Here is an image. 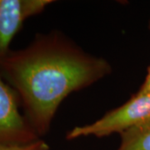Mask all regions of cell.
I'll return each instance as SVG.
<instances>
[{"label":"cell","instance_id":"3","mask_svg":"<svg viewBox=\"0 0 150 150\" xmlns=\"http://www.w3.org/2000/svg\"><path fill=\"white\" fill-rule=\"evenodd\" d=\"M15 91L0 76V146L28 144L41 138L18 108Z\"/></svg>","mask_w":150,"mask_h":150},{"label":"cell","instance_id":"5","mask_svg":"<svg viewBox=\"0 0 150 150\" xmlns=\"http://www.w3.org/2000/svg\"><path fill=\"white\" fill-rule=\"evenodd\" d=\"M117 150H150V121L121 134Z\"/></svg>","mask_w":150,"mask_h":150},{"label":"cell","instance_id":"2","mask_svg":"<svg viewBox=\"0 0 150 150\" xmlns=\"http://www.w3.org/2000/svg\"><path fill=\"white\" fill-rule=\"evenodd\" d=\"M149 121L150 94L139 91L123 105L108 112L98 120L74 128L67 134V139L88 136L103 138L116 133L121 134Z\"/></svg>","mask_w":150,"mask_h":150},{"label":"cell","instance_id":"4","mask_svg":"<svg viewBox=\"0 0 150 150\" xmlns=\"http://www.w3.org/2000/svg\"><path fill=\"white\" fill-rule=\"evenodd\" d=\"M51 0H0V60L28 18L42 13Z\"/></svg>","mask_w":150,"mask_h":150},{"label":"cell","instance_id":"7","mask_svg":"<svg viewBox=\"0 0 150 150\" xmlns=\"http://www.w3.org/2000/svg\"><path fill=\"white\" fill-rule=\"evenodd\" d=\"M139 91L150 94V68L149 69V71H148V74L146 76L144 83L141 87Z\"/></svg>","mask_w":150,"mask_h":150},{"label":"cell","instance_id":"1","mask_svg":"<svg viewBox=\"0 0 150 150\" xmlns=\"http://www.w3.org/2000/svg\"><path fill=\"white\" fill-rule=\"evenodd\" d=\"M110 70L104 59L54 35L37 37L27 48L10 50L0 60V76L15 91L24 118L39 138L48 131L66 97Z\"/></svg>","mask_w":150,"mask_h":150},{"label":"cell","instance_id":"6","mask_svg":"<svg viewBox=\"0 0 150 150\" xmlns=\"http://www.w3.org/2000/svg\"><path fill=\"white\" fill-rule=\"evenodd\" d=\"M0 150H49V146L44 140L40 139L28 144L0 146Z\"/></svg>","mask_w":150,"mask_h":150}]
</instances>
